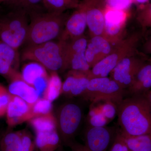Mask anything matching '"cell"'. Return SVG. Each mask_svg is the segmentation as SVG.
<instances>
[{"label":"cell","instance_id":"6da1fadb","mask_svg":"<svg viewBox=\"0 0 151 151\" xmlns=\"http://www.w3.org/2000/svg\"><path fill=\"white\" fill-rule=\"evenodd\" d=\"M119 129L124 137L151 134V106L146 94L129 95L117 106Z\"/></svg>","mask_w":151,"mask_h":151},{"label":"cell","instance_id":"7a4b0ae2","mask_svg":"<svg viewBox=\"0 0 151 151\" xmlns=\"http://www.w3.org/2000/svg\"><path fill=\"white\" fill-rule=\"evenodd\" d=\"M29 24L25 43L36 45L59 37L66 20L64 12H44L42 9L29 14Z\"/></svg>","mask_w":151,"mask_h":151},{"label":"cell","instance_id":"3957f363","mask_svg":"<svg viewBox=\"0 0 151 151\" xmlns=\"http://www.w3.org/2000/svg\"><path fill=\"white\" fill-rule=\"evenodd\" d=\"M29 20L24 11L10 10L0 14V41L18 50L27 40Z\"/></svg>","mask_w":151,"mask_h":151},{"label":"cell","instance_id":"277c9868","mask_svg":"<svg viewBox=\"0 0 151 151\" xmlns=\"http://www.w3.org/2000/svg\"><path fill=\"white\" fill-rule=\"evenodd\" d=\"M63 47V42L60 41L27 45L22 53V60L38 63L46 69L57 72L65 69Z\"/></svg>","mask_w":151,"mask_h":151},{"label":"cell","instance_id":"5b68a950","mask_svg":"<svg viewBox=\"0 0 151 151\" xmlns=\"http://www.w3.org/2000/svg\"><path fill=\"white\" fill-rule=\"evenodd\" d=\"M84 115L83 108L77 102H66L58 108L55 117L61 144L68 146L74 142L82 125Z\"/></svg>","mask_w":151,"mask_h":151},{"label":"cell","instance_id":"8992f818","mask_svg":"<svg viewBox=\"0 0 151 151\" xmlns=\"http://www.w3.org/2000/svg\"><path fill=\"white\" fill-rule=\"evenodd\" d=\"M126 94V91L116 81L107 77L89 79L87 88L81 97L93 103L104 101L111 102L117 106Z\"/></svg>","mask_w":151,"mask_h":151},{"label":"cell","instance_id":"52a82bcc","mask_svg":"<svg viewBox=\"0 0 151 151\" xmlns=\"http://www.w3.org/2000/svg\"><path fill=\"white\" fill-rule=\"evenodd\" d=\"M119 128L88 126L84 134V145L91 151H107L116 137Z\"/></svg>","mask_w":151,"mask_h":151},{"label":"cell","instance_id":"ba28073f","mask_svg":"<svg viewBox=\"0 0 151 151\" xmlns=\"http://www.w3.org/2000/svg\"><path fill=\"white\" fill-rule=\"evenodd\" d=\"M147 59L145 58H123L111 73V78L125 91L128 90L132 86L138 70Z\"/></svg>","mask_w":151,"mask_h":151},{"label":"cell","instance_id":"9c48e42d","mask_svg":"<svg viewBox=\"0 0 151 151\" xmlns=\"http://www.w3.org/2000/svg\"><path fill=\"white\" fill-rule=\"evenodd\" d=\"M104 0H83L80 2L86 14L87 26L93 35L102 36L105 30L104 12L106 5L101 6Z\"/></svg>","mask_w":151,"mask_h":151},{"label":"cell","instance_id":"30bf717a","mask_svg":"<svg viewBox=\"0 0 151 151\" xmlns=\"http://www.w3.org/2000/svg\"><path fill=\"white\" fill-rule=\"evenodd\" d=\"M32 107L20 97L11 94L6 113L8 127H15L34 118Z\"/></svg>","mask_w":151,"mask_h":151},{"label":"cell","instance_id":"8fae6325","mask_svg":"<svg viewBox=\"0 0 151 151\" xmlns=\"http://www.w3.org/2000/svg\"><path fill=\"white\" fill-rule=\"evenodd\" d=\"M76 10L65 22L64 28L59 37V41L66 42L69 39L81 37L87 26L86 14L84 8L79 3Z\"/></svg>","mask_w":151,"mask_h":151},{"label":"cell","instance_id":"7c38bea8","mask_svg":"<svg viewBox=\"0 0 151 151\" xmlns=\"http://www.w3.org/2000/svg\"><path fill=\"white\" fill-rule=\"evenodd\" d=\"M19 63L18 50L0 41V75L9 81L20 74L18 71Z\"/></svg>","mask_w":151,"mask_h":151},{"label":"cell","instance_id":"4fadbf2b","mask_svg":"<svg viewBox=\"0 0 151 151\" xmlns=\"http://www.w3.org/2000/svg\"><path fill=\"white\" fill-rule=\"evenodd\" d=\"M7 89L11 95L20 97L31 106L40 99L36 90L23 80L21 73L9 81Z\"/></svg>","mask_w":151,"mask_h":151},{"label":"cell","instance_id":"5bb4252c","mask_svg":"<svg viewBox=\"0 0 151 151\" xmlns=\"http://www.w3.org/2000/svg\"><path fill=\"white\" fill-rule=\"evenodd\" d=\"M126 11L114 9L106 6L104 12V32L107 35L116 36L120 32L127 19Z\"/></svg>","mask_w":151,"mask_h":151},{"label":"cell","instance_id":"9a60e30c","mask_svg":"<svg viewBox=\"0 0 151 151\" xmlns=\"http://www.w3.org/2000/svg\"><path fill=\"white\" fill-rule=\"evenodd\" d=\"M123 58L120 57L119 53H110L92 68L87 77L90 79L108 77Z\"/></svg>","mask_w":151,"mask_h":151},{"label":"cell","instance_id":"2e32d148","mask_svg":"<svg viewBox=\"0 0 151 151\" xmlns=\"http://www.w3.org/2000/svg\"><path fill=\"white\" fill-rule=\"evenodd\" d=\"M35 142L39 151H55L61 144L57 130L36 132Z\"/></svg>","mask_w":151,"mask_h":151},{"label":"cell","instance_id":"e0dca14e","mask_svg":"<svg viewBox=\"0 0 151 151\" xmlns=\"http://www.w3.org/2000/svg\"><path fill=\"white\" fill-rule=\"evenodd\" d=\"M21 74L23 80L32 86L37 78L48 76L46 68L40 63L33 61L24 66Z\"/></svg>","mask_w":151,"mask_h":151},{"label":"cell","instance_id":"ac0fdd59","mask_svg":"<svg viewBox=\"0 0 151 151\" xmlns=\"http://www.w3.org/2000/svg\"><path fill=\"white\" fill-rule=\"evenodd\" d=\"M21 132L9 131L0 138V151H22Z\"/></svg>","mask_w":151,"mask_h":151},{"label":"cell","instance_id":"d6986e66","mask_svg":"<svg viewBox=\"0 0 151 151\" xmlns=\"http://www.w3.org/2000/svg\"><path fill=\"white\" fill-rule=\"evenodd\" d=\"M29 121L36 133L57 130L56 119L51 113L36 116Z\"/></svg>","mask_w":151,"mask_h":151},{"label":"cell","instance_id":"ffe728a7","mask_svg":"<svg viewBox=\"0 0 151 151\" xmlns=\"http://www.w3.org/2000/svg\"><path fill=\"white\" fill-rule=\"evenodd\" d=\"M10 10L26 12L28 14L42 9V0H5L3 2Z\"/></svg>","mask_w":151,"mask_h":151},{"label":"cell","instance_id":"44dd1931","mask_svg":"<svg viewBox=\"0 0 151 151\" xmlns=\"http://www.w3.org/2000/svg\"><path fill=\"white\" fill-rule=\"evenodd\" d=\"M124 138L130 151H151V134Z\"/></svg>","mask_w":151,"mask_h":151},{"label":"cell","instance_id":"7402d4cb","mask_svg":"<svg viewBox=\"0 0 151 151\" xmlns=\"http://www.w3.org/2000/svg\"><path fill=\"white\" fill-rule=\"evenodd\" d=\"M62 81L56 72H52L48 77V83L43 98L51 101H54L62 93Z\"/></svg>","mask_w":151,"mask_h":151},{"label":"cell","instance_id":"603a6c76","mask_svg":"<svg viewBox=\"0 0 151 151\" xmlns=\"http://www.w3.org/2000/svg\"><path fill=\"white\" fill-rule=\"evenodd\" d=\"M78 0H42V6L49 12L63 13L68 9H76Z\"/></svg>","mask_w":151,"mask_h":151},{"label":"cell","instance_id":"cb8c5ba5","mask_svg":"<svg viewBox=\"0 0 151 151\" xmlns=\"http://www.w3.org/2000/svg\"><path fill=\"white\" fill-rule=\"evenodd\" d=\"M65 67L66 68H70L71 70L81 72L87 76L91 68L85 57V52H77L72 55L68 60Z\"/></svg>","mask_w":151,"mask_h":151},{"label":"cell","instance_id":"d4e9b609","mask_svg":"<svg viewBox=\"0 0 151 151\" xmlns=\"http://www.w3.org/2000/svg\"><path fill=\"white\" fill-rule=\"evenodd\" d=\"M73 71L75 74V78L67 96L69 97L81 96L87 88L89 81L86 74L78 71Z\"/></svg>","mask_w":151,"mask_h":151},{"label":"cell","instance_id":"484cf974","mask_svg":"<svg viewBox=\"0 0 151 151\" xmlns=\"http://www.w3.org/2000/svg\"><path fill=\"white\" fill-rule=\"evenodd\" d=\"M90 42L93 44L102 58L111 53L112 47L108 40L102 36H95L91 39Z\"/></svg>","mask_w":151,"mask_h":151},{"label":"cell","instance_id":"4316f807","mask_svg":"<svg viewBox=\"0 0 151 151\" xmlns=\"http://www.w3.org/2000/svg\"><path fill=\"white\" fill-rule=\"evenodd\" d=\"M35 117L51 113L52 104L45 98H40L32 107Z\"/></svg>","mask_w":151,"mask_h":151},{"label":"cell","instance_id":"83f0119b","mask_svg":"<svg viewBox=\"0 0 151 151\" xmlns=\"http://www.w3.org/2000/svg\"><path fill=\"white\" fill-rule=\"evenodd\" d=\"M138 19L144 27L151 29V4L143 5L139 9Z\"/></svg>","mask_w":151,"mask_h":151},{"label":"cell","instance_id":"f1b7e54d","mask_svg":"<svg viewBox=\"0 0 151 151\" xmlns=\"http://www.w3.org/2000/svg\"><path fill=\"white\" fill-rule=\"evenodd\" d=\"M10 97L7 88L0 83V117L6 115Z\"/></svg>","mask_w":151,"mask_h":151},{"label":"cell","instance_id":"f546056e","mask_svg":"<svg viewBox=\"0 0 151 151\" xmlns=\"http://www.w3.org/2000/svg\"><path fill=\"white\" fill-rule=\"evenodd\" d=\"M110 151H130L125 141V138L119 128Z\"/></svg>","mask_w":151,"mask_h":151},{"label":"cell","instance_id":"4dcf8cb0","mask_svg":"<svg viewBox=\"0 0 151 151\" xmlns=\"http://www.w3.org/2000/svg\"><path fill=\"white\" fill-rule=\"evenodd\" d=\"M106 6L119 10L127 11L131 6L133 0H105Z\"/></svg>","mask_w":151,"mask_h":151},{"label":"cell","instance_id":"1f68e13d","mask_svg":"<svg viewBox=\"0 0 151 151\" xmlns=\"http://www.w3.org/2000/svg\"><path fill=\"white\" fill-rule=\"evenodd\" d=\"M89 126L92 127H104L108 123V120L100 112L96 113L93 111L89 112Z\"/></svg>","mask_w":151,"mask_h":151},{"label":"cell","instance_id":"d6a6232c","mask_svg":"<svg viewBox=\"0 0 151 151\" xmlns=\"http://www.w3.org/2000/svg\"><path fill=\"white\" fill-rule=\"evenodd\" d=\"M106 102L102 107L101 112L108 121L113 119L117 113V106L111 102Z\"/></svg>","mask_w":151,"mask_h":151},{"label":"cell","instance_id":"836d02e7","mask_svg":"<svg viewBox=\"0 0 151 151\" xmlns=\"http://www.w3.org/2000/svg\"><path fill=\"white\" fill-rule=\"evenodd\" d=\"M22 151H33L35 142L34 143L31 137L26 132H21Z\"/></svg>","mask_w":151,"mask_h":151},{"label":"cell","instance_id":"e575fe53","mask_svg":"<svg viewBox=\"0 0 151 151\" xmlns=\"http://www.w3.org/2000/svg\"><path fill=\"white\" fill-rule=\"evenodd\" d=\"M48 76H42L37 78L34 82L32 86L36 90L40 97L44 94L48 83Z\"/></svg>","mask_w":151,"mask_h":151},{"label":"cell","instance_id":"d590c367","mask_svg":"<svg viewBox=\"0 0 151 151\" xmlns=\"http://www.w3.org/2000/svg\"><path fill=\"white\" fill-rule=\"evenodd\" d=\"M70 149V151H91L88 150L84 145L74 142L68 146Z\"/></svg>","mask_w":151,"mask_h":151},{"label":"cell","instance_id":"8d00e7d4","mask_svg":"<svg viewBox=\"0 0 151 151\" xmlns=\"http://www.w3.org/2000/svg\"><path fill=\"white\" fill-rule=\"evenodd\" d=\"M144 51L147 53L151 54V37L144 45Z\"/></svg>","mask_w":151,"mask_h":151},{"label":"cell","instance_id":"74e56055","mask_svg":"<svg viewBox=\"0 0 151 151\" xmlns=\"http://www.w3.org/2000/svg\"><path fill=\"white\" fill-rule=\"evenodd\" d=\"M146 96L151 106V89L146 94Z\"/></svg>","mask_w":151,"mask_h":151},{"label":"cell","instance_id":"f35d334b","mask_svg":"<svg viewBox=\"0 0 151 151\" xmlns=\"http://www.w3.org/2000/svg\"><path fill=\"white\" fill-rule=\"evenodd\" d=\"M149 0H133V1L140 4H145L147 3Z\"/></svg>","mask_w":151,"mask_h":151},{"label":"cell","instance_id":"ab89813d","mask_svg":"<svg viewBox=\"0 0 151 151\" xmlns=\"http://www.w3.org/2000/svg\"><path fill=\"white\" fill-rule=\"evenodd\" d=\"M5 0H0V2H3Z\"/></svg>","mask_w":151,"mask_h":151},{"label":"cell","instance_id":"60d3db41","mask_svg":"<svg viewBox=\"0 0 151 151\" xmlns=\"http://www.w3.org/2000/svg\"><path fill=\"white\" fill-rule=\"evenodd\" d=\"M1 136H0V138H1Z\"/></svg>","mask_w":151,"mask_h":151}]
</instances>
